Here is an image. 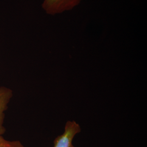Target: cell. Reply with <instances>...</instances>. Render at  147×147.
<instances>
[{
	"label": "cell",
	"instance_id": "cell-1",
	"mask_svg": "<svg viewBox=\"0 0 147 147\" xmlns=\"http://www.w3.org/2000/svg\"><path fill=\"white\" fill-rule=\"evenodd\" d=\"M82 0H44L42 9L50 16H55L72 10L79 5Z\"/></svg>",
	"mask_w": 147,
	"mask_h": 147
},
{
	"label": "cell",
	"instance_id": "cell-2",
	"mask_svg": "<svg viewBox=\"0 0 147 147\" xmlns=\"http://www.w3.org/2000/svg\"><path fill=\"white\" fill-rule=\"evenodd\" d=\"M81 131V127L75 121H68L65 125L63 134L57 137L54 140L53 147H74V138Z\"/></svg>",
	"mask_w": 147,
	"mask_h": 147
},
{
	"label": "cell",
	"instance_id": "cell-3",
	"mask_svg": "<svg viewBox=\"0 0 147 147\" xmlns=\"http://www.w3.org/2000/svg\"><path fill=\"white\" fill-rule=\"evenodd\" d=\"M13 91L6 87H0V136H2L5 132L4 121L5 111L13 97Z\"/></svg>",
	"mask_w": 147,
	"mask_h": 147
},
{
	"label": "cell",
	"instance_id": "cell-4",
	"mask_svg": "<svg viewBox=\"0 0 147 147\" xmlns=\"http://www.w3.org/2000/svg\"><path fill=\"white\" fill-rule=\"evenodd\" d=\"M0 147H25L19 141H8L0 136Z\"/></svg>",
	"mask_w": 147,
	"mask_h": 147
}]
</instances>
